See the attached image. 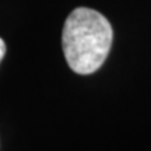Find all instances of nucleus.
I'll return each mask as SVG.
<instances>
[{"mask_svg": "<svg viewBox=\"0 0 151 151\" xmlns=\"http://www.w3.org/2000/svg\"><path fill=\"white\" fill-rule=\"evenodd\" d=\"M4 55H6V43H4V41L0 38V62L3 60Z\"/></svg>", "mask_w": 151, "mask_h": 151, "instance_id": "obj_2", "label": "nucleus"}, {"mask_svg": "<svg viewBox=\"0 0 151 151\" xmlns=\"http://www.w3.org/2000/svg\"><path fill=\"white\" fill-rule=\"evenodd\" d=\"M113 31L101 13L77 7L66 18L62 46L67 65L77 74H91L102 66L112 46Z\"/></svg>", "mask_w": 151, "mask_h": 151, "instance_id": "obj_1", "label": "nucleus"}]
</instances>
